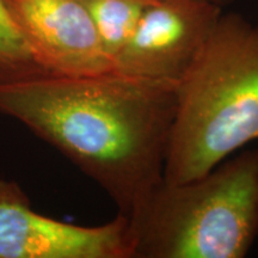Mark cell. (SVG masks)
<instances>
[{
	"mask_svg": "<svg viewBox=\"0 0 258 258\" xmlns=\"http://www.w3.org/2000/svg\"><path fill=\"white\" fill-rule=\"evenodd\" d=\"M128 220L132 258L246 257L258 237V148L196 179H163Z\"/></svg>",
	"mask_w": 258,
	"mask_h": 258,
	"instance_id": "cell-3",
	"label": "cell"
},
{
	"mask_svg": "<svg viewBox=\"0 0 258 258\" xmlns=\"http://www.w3.org/2000/svg\"><path fill=\"white\" fill-rule=\"evenodd\" d=\"M211 2L215 3V4H219L220 6H222V8H225V6L231 4L232 0H211Z\"/></svg>",
	"mask_w": 258,
	"mask_h": 258,
	"instance_id": "cell-9",
	"label": "cell"
},
{
	"mask_svg": "<svg viewBox=\"0 0 258 258\" xmlns=\"http://www.w3.org/2000/svg\"><path fill=\"white\" fill-rule=\"evenodd\" d=\"M258 140V24L222 12L177 85L164 180L199 178Z\"/></svg>",
	"mask_w": 258,
	"mask_h": 258,
	"instance_id": "cell-2",
	"label": "cell"
},
{
	"mask_svg": "<svg viewBox=\"0 0 258 258\" xmlns=\"http://www.w3.org/2000/svg\"><path fill=\"white\" fill-rule=\"evenodd\" d=\"M36 64L0 0V72Z\"/></svg>",
	"mask_w": 258,
	"mask_h": 258,
	"instance_id": "cell-8",
	"label": "cell"
},
{
	"mask_svg": "<svg viewBox=\"0 0 258 258\" xmlns=\"http://www.w3.org/2000/svg\"><path fill=\"white\" fill-rule=\"evenodd\" d=\"M88 10L105 53L114 64L154 0H79Z\"/></svg>",
	"mask_w": 258,
	"mask_h": 258,
	"instance_id": "cell-7",
	"label": "cell"
},
{
	"mask_svg": "<svg viewBox=\"0 0 258 258\" xmlns=\"http://www.w3.org/2000/svg\"><path fill=\"white\" fill-rule=\"evenodd\" d=\"M177 85L110 71L61 76L37 64L0 72V112L23 123L131 217L164 179Z\"/></svg>",
	"mask_w": 258,
	"mask_h": 258,
	"instance_id": "cell-1",
	"label": "cell"
},
{
	"mask_svg": "<svg viewBox=\"0 0 258 258\" xmlns=\"http://www.w3.org/2000/svg\"><path fill=\"white\" fill-rule=\"evenodd\" d=\"M0 258H132L129 220L79 226L34 211L16 182L0 179Z\"/></svg>",
	"mask_w": 258,
	"mask_h": 258,
	"instance_id": "cell-5",
	"label": "cell"
},
{
	"mask_svg": "<svg viewBox=\"0 0 258 258\" xmlns=\"http://www.w3.org/2000/svg\"><path fill=\"white\" fill-rule=\"evenodd\" d=\"M32 61L61 76H95L114 64L79 0H4Z\"/></svg>",
	"mask_w": 258,
	"mask_h": 258,
	"instance_id": "cell-6",
	"label": "cell"
},
{
	"mask_svg": "<svg viewBox=\"0 0 258 258\" xmlns=\"http://www.w3.org/2000/svg\"><path fill=\"white\" fill-rule=\"evenodd\" d=\"M222 6L211 0H154L116 56V72L178 85L207 43Z\"/></svg>",
	"mask_w": 258,
	"mask_h": 258,
	"instance_id": "cell-4",
	"label": "cell"
}]
</instances>
